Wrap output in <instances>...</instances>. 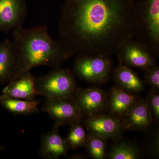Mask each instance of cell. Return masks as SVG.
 Here are the masks:
<instances>
[{
  "label": "cell",
  "instance_id": "cell-1",
  "mask_svg": "<svg viewBox=\"0 0 159 159\" xmlns=\"http://www.w3.org/2000/svg\"><path fill=\"white\" fill-rule=\"evenodd\" d=\"M135 0H64L58 38L74 55L111 57L134 38Z\"/></svg>",
  "mask_w": 159,
  "mask_h": 159
},
{
  "label": "cell",
  "instance_id": "cell-2",
  "mask_svg": "<svg viewBox=\"0 0 159 159\" xmlns=\"http://www.w3.org/2000/svg\"><path fill=\"white\" fill-rule=\"evenodd\" d=\"M12 31L16 58L14 72L10 81L38 66L60 67L74 56L59 39L51 37L45 26L30 29L21 26Z\"/></svg>",
  "mask_w": 159,
  "mask_h": 159
},
{
  "label": "cell",
  "instance_id": "cell-3",
  "mask_svg": "<svg viewBox=\"0 0 159 159\" xmlns=\"http://www.w3.org/2000/svg\"><path fill=\"white\" fill-rule=\"evenodd\" d=\"M134 39L159 55V0L135 1Z\"/></svg>",
  "mask_w": 159,
  "mask_h": 159
},
{
  "label": "cell",
  "instance_id": "cell-4",
  "mask_svg": "<svg viewBox=\"0 0 159 159\" xmlns=\"http://www.w3.org/2000/svg\"><path fill=\"white\" fill-rule=\"evenodd\" d=\"M38 95L46 99L74 96L77 88L74 74L70 69L58 67L48 74L35 78Z\"/></svg>",
  "mask_w": 159,
  "mask_h": 159
},
{
  "label": "cell",
  "instance_id": "cell-5",
  "mask_svg": "<svg viewBox=\"0 0 159 159\" xmlns=\"http://www.w3.org/2000/svg\"><path fill=\"white\" fill-rule=\"evenodd\" d=\"M74 74L79 79L94 84L107 81L112 70L111 57L102 55H77Z\"/></svg>",
  "mask_w": 159,
  "mask_h": 159
},
{
  "label": "cell",
  "instance_id": "cell-6",
  "mask_svg": "<svg viewBox=\"0 0 159 159\" xmlns=\"http://www.w3.org/2000/svg\"><path fill=\"white\" fill-rule=\"evenodd\" d=\"M116 54L120 63L142 70L157 64L155 54L148 47L134 38L122 43Z\"/></svg>",
  "mask_w": 159,
  "mask_h": 159
},
{
  "label": "cell",
  "instance_id": "cell-7",
  "mask_svg": "<svg viewBox=\"0 0 159 159\" xmlns=\"http://www.w3.org/2000/svg\"><path fill=\"white\" fill-rule=\"evenodd\" d=\"M42 110L59 126L71 125L82 122L84 118L74 96L61 99H46Z\"/></svg>",
  "mask_w": 159,
  "mask_h": 159
},
{
  "label": "cell",
  "instance_id": "cell-8",
  "mask_svg": "<svg viewBox=\"0 0 159 159\" xmlns=\"http://www.w3.org/2000/svg\"><path fill=\"white\" fill-rule=\"evenodd\" d=\"M83 122L88 133L106 140H116L125 131L120 118L108 113L84 117Z\"/></svg>",
  "mask_w": 159,
  "mask_h": 159
},
{
  "label": "cell",
  "instance_id": "cell-9",
  "mask_svg": "<svg viewBox=\"0 0 159 159\" xmlns=\"http://www.w3.org/2000/svg\"><path fill=\"white\" fill-rule=\"evenodd\" d=\"M74 98L84 117L105 112L107 110L108 96L99 88H77Z\"/></svg>",
  "mask_w": 159,
  "mask_h": 159
},
{
  "label": "cell",
  "instance_id": "cell-10",
  "mask_svg": "<svg viewBox=\"0 0 159 159\" xmlns=\"http://www.w3.org/2000/svg\"><path fill=\"white\" fill-rule=\"evenodd\" d=\"M27 13L26 0H0V31L7 33L21 27Z\"/></svg>",
  "mask_w": 159,
  "mask_h": 159
},
{
  "label": "cell",
  "instance_id": "cell-11",
  "mask_svg": "<svg viewBox=\"0 0 159 159\" xmlns=\"http://www.w3.org/2000/svg\"><path fill=\"white\" fill-rule=\"evenodd\" d=\"M125 130L145 133L153 122L144 99L140 98L130 109L120 118Z\"/></svg>",
  "mask_w": 159,
  "mask_h": 159
},
{
  "label": "cell",
  "instance_id": "cell-12",
  "mask_svg": "<svg viewBox=\"0 0 159 159\" xmlns=\"http://www.w3.org/2000/svg\"><path fill=\"white\" fill-rule=\"evenodd\" d=\"M37 95L35 78L30 72L8 83L0 97L33 100Z\"/></svg>",
  "mask_w": 159,
  "mask_h": 159
},
{
  "label": "cell",
  "instance_id": "cell-13",
  "mask_svg": "<svg viewBox=\"0 0 159 159\" xmlns=\"http://www.w3.org/2000/svg\"><path fill=\"white\" fill-rule=\"evenodd\" d=\"M59 127L55 124L52 130L42 136L39 154L43 158L57 159L67 155L68 147L60 135Z\"/></svg>",
  "mask_w": 159,
  "mask_h": 159
},
{
  "label": "cell",
  "instance_id": "cell-14",
  "mask_svg": "<svg viewBox=\"0 0 159 159\" xmlns=\"http://www.w3.org/2000/svg\"><path fill=\"white\" fill-rule=\"evenodd\" d=\"M139 98L136 94L114 85L108 96L107 110L108 113L120 118L130 109Z\"/></svg>",
  "mask_w": 159,
  "mask_h": 159
},
{
  "label": "cell",
  "instance_id": "cell-15",
  "mask_svg": "<svg viewBox=\"0 0 159 159\" xmlns=\"http://www.w3.org/2000/svg\"><path fill=\"white\" fill-rule=\"evenodd\" d=\"M116 85L132 93L136 94L145 88V83L130 67L119 63L113 70Z\"/></svg>",
  "mask_w": 159,
  "mask_h": 159
},
{
  "label": "cell",
  "instance_id": "cell-16",
  "mask_svg": "<svg viewBox=\"0 0 159 159\" xmlns=\"http://www.w3.org/2000/svg\"><path fill=\"white\" fill-rule=\"evenodd\" d=\"M113 141L107 152V158L138 159L144 157L142 147L137 142L122 137Z\"/></svg>",
  "mask_w": 159,
  "mask_h": 159
},
{
  "label": "cell",
  "instance_id": "cell-17",
  "mask_svg": "<svg viewBox=\"0 0 159 159\" xmlns=\"http://www.w3.org/2000/svg\"><path fill=\"white\" fill-rule=\"evenodd\" d=\"M14 43L6 39L0 43V84L11 80L15 64Z\"/></svg>",
  "mask_w": 159,
  "mask_h": 159
},
{
  "label": "cell",
  "instance_id": "cell-18",
  "mask_svg": "<svg viewBox=\"0 0 159 159\" xmlns=\"http://www.w3.org/2000/svg\"><path fill=\"white\" fill-rule=\"evenodd\" d=\"M39 101L0 97V105L15 116L37 113Z\"/></svg>",
  "mask_w": 159,
  "mask_h": 159
},
{
  "label": "cell",
  "instance_id": "cell-19",
  "mask_svg": "<svg viewBox=\"0 0 159 159\" xmlns=\"http://www.w3.org/2000/svg\"><path fill=\"white\" fill-rule=\"evenodd\" d=\"M105 139L88 133L85 145L89 155L95 159H104L107 156V144Z\"/></svg>",
  "mask_w": 159,
  "mask_h": 159
},
{
  "label": "cell",
  "instance_id": "cell-20",
  "mask_svg": "<svg viewBox=\"0 0 159 159\" xmlns=\"http://www.w3.org/2000/svg\"><path fill=\"white\" fill-rule=\"evenodd\" d=\"M87 135L83 121L71 125L68 134L65 139L69 150L84 147Z\"/></svg>",
  "mask_w": 159,
  "mask_h": 159
},
{
  "label": "cell",
  "instance_id": "cell-21",
  "mask_svg": "<svg viewBox=\"0 0 159 159\" xmlns=\"http://www.w3.org/2000/svg\"><path fill=\"white\" fill-rule=\"evenodd\" d=\"M146 136L144 145L142 147L144 157L145 155L150 157H159V134L157 129H152L151 126L145 133Z\"/></svg>",
  "mask_w": 159,
  "mask_h": 159
},
{
  "label": "cell",
  "instance_id": "cell-22",
  "mask_svg": "<svg viewBox=\"0 0 159 159\" xmlns=\"http://www.w3.org/2000/svg\"><path fill=\"white\" fill-rule=\"evenodd\" d=\"M150 111L154 122H158L159 120V91L150 89L144 99Z\"/></svg>",
  "mask_w": 159,
  "mask_h": 159
},
{
  "label": "cell",
  "instance_id": "cell-23",
  "mask_svg": "<svg viewBox=\"0 0 159 159\" xmlns=\"http://www.w3.org/2000/svg\"><path fill=\"white\" fill-rule=\"evenodd\" d=\"M144 82L150 89L159 91V67L157 64L145 70Z\"/></svg>",
  "mask_w": 159,
  "mask_h": 159
},
{
  "label": "cell",
  "instance_id": "cell-24",
  "mask_svg": "<svg viewBox=\"0 0 159 159\" xmlns=\"http://www.w3.org/2000/svg\"><path fill=\"white\" fill-rule=\"evenodd\" d=\"M69 159H83L86 158V157L84 155L81 154L76 153L75 154L72 155L69 158Z\"/></svg>",
  "mask_w": 159,
  "mask_h": 159
},
{
  "label": "cell",
  "instance_id": "cell-25",
  "mask_svg": "<svg viewBox=\"0 0 159 159\" xmlns=\"http://www.w3.org/2000/svg\"><path fill=\"white\" fill-rule=\"evenodd\" d=\"M6 148H5V146H2V145H0V151H2L3 150V149H5Z\"/></svg>",
  "mask_w": 159,
  "mask_h": 159
}]
</instances>
